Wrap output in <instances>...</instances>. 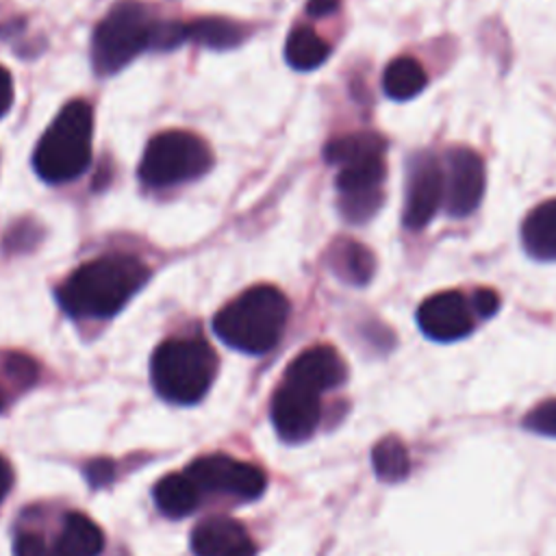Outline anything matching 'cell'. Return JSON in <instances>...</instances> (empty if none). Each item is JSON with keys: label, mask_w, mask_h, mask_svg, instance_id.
<instances>
[{"label": "cell", "mask_w": 556, "mask_h": 556, "mask_svg": "<svg viewBox=\"0 0 556 556\" xmlns=\"http://www.w3.org/2000/svg\"><path fill=\"white\" fill-rule=\"evenodd\" d=\"M150 278L148 265L130 254H106L76 267L56 289L59 306L76 319L119 313Z\"/></svg>", "instance_id": "cell-1"}, {"label": "cell", "mask_w": 556, "mask_h": 556, "mask_svg": "<svg viewBox=\"0 0 556 556\" xmlns=\"http://www.w3.org/2000/svg\"><path fill=\"white\" fill-rule=\"evenodd\" d=\"M387 141L371 130L343 135L324 148V159L339 167V211L350 224H365L382 206Z\"/></svg>", "instance_id": "cell-2"}, {"label": "cell", "mask_w": 556, "mask_h": 556, "mask_svg": "<svg viewBox=\"0 0 556 556\" xmlns=\"http://www.w3.org/2000/svg\"><path fill=\"white\" fill-rule=\"evenodd\" d=\"M287 319V295L274 285H256L217 311L213 332L232 350L258 356L280 341Z\"/></svg>", "instance_id": "cell-3"}, {"label": "cell", "mask_w": 556, "mask_h": 556, "mask_svg": "<svg viewBox=\"0 0 556 556\" xmlns=\"http://www.w3.org/2000/svg\"><path fill=\"white\" fill-rule=\"evenodd\" d=\"M165 20L139 0H122L100 20L91 39V63L100 76L124 70L146 50H163Z\"/></svg>", "instance_id": "cell-4"}, {"label": "cell", "mask_w": 556, "mask_h": 556, "mask_svg": "<svg viewBox=\"0 0 556 556\" xmlns=\"http://www.w3.org/2000/svg\"><path fill=\"white\" fill-rule=\"evenodd\" d=\"M93 113L85 100L67 102L43 130L33 152L37 176L50 185L78 178L91 163Z\"/></svg>", "instance_id": "cell-5"}, {"label": "cell", "mask_w": 556, "mask_h": 556, "mask_svg": "<svg viewBox=\"0 0 556 556\" xmlns=\"http://www.w3.org/2000/svg\"><path fill=\"white\" fill-rule=\"evenodd\" d=\"M217 369L211 345L202 339H167L150 363L156 393L172 404H195L208 391Z\"/></svg>", "instance_id": "cell-6"}, {"label": "cell", "mask_w": 556, "mask_h": 556, "mask_svg": "<svg viewBox=\"0 0 556 556\" xmlns=\"http://www.w3.org/2000/svg\"><path fill=\"white\" fill-rule=\"evenodd\" d=\"M213 154L204 139L189 130H165L154 135L139 161L143 185L163 189L189 182L208 172Z\"/></svg>", "instance_id": "cell-7"}, {"label": "cell", "mask_w": 556, "mask_h": 556, "mask_svg": "<svg viewBox=\"0 0 556 556\" xmlns=\"http://www.w3.org/2000/svg\"><path fill=\"white\" fill-rule=\"evenodd\" d=\"M441 202H445V169L432 152H417L408 159L402 222L406 228H424Z\"/></svg>", "instance_id": "cell-8"}, {"label": "cell", "mask_w": 556, "mask_h": 556, "mask_svg": "<svg viewBox=\"0 0 556 556\" xmlns=\"http://www.w3.org/2000/svg\"><path fill=\"white\" fill-rule=\"evenodd\" d=\"M187 473L200 491H217L239 500H256L267 484L265 473L256 465L226 454L202 456L187 467Z\"/></svg>", "instance_id": "cell-9"}, {"label": "cell", "mask_w": 556, "mask_h": 556, "mask_svg": "<svg viewBox=\"0 0 556 556\" xmlns=\"http://www.w3.org/2000/svg\"><path fill=\"white\" fill-rule=\"evenodd\" d=\"M484 195V163L471 148L445 154V208L452 217H467Z\"/></svg>", "instance_id": "cell-10"}, {"label": "cell", "mask_w": 556, "mask_h": 556, "mask_svg": "<svg viewBox=\"0 0 556 556\" xmlns=\"http://www.w3.org/2000/svg\"><path fill=\"white\" fill-rule=\"evenodd\" d=\"M319 395L291 382H282L271 397V424L287 443L306 441L319 426Z\"/></svg>", "instance_id": "cell-11"}, {"label": "cell", "mask_w": 556, "mask_h": 556, "mask_svg": "<svg viewBox=\"0 0 556 556\" xmlns=\"http://www.w3.org/2000/svg\"><path fill=\"white\" fill-rule=\"evenodd\" d=\"M417 324L432 341H458L473 330L471 304L460 291L434 293L419 304Z\"/></svg>", "instance_id": "cell-12"}, {"label": "cell", "mask_w": 556, "mask_h": 556, "mask_svg": "<svg viewBox=\"0 0 556 556\" xmlns=\"http://www.w3.org/2000/svg\"><path fill=\"white\" fill-rule=\"evenodd\" d=\"M348 376L345 363L330 345H315L298 354L285 371V382L302 387L311 393H324L339 387Z\"/></svg>", "instance_id": "cell-13"}, {"label": "cell", "mask_w": 556, "mask_h": 556, "mask_svg": "<svg viewBox=\"0 0 556 556\" xmlns=\"http://www.w3.org/2000/svg\"><path fill=\"white\" fill-rule=\"evenodd\" d=\"M191 549L195 556H256V543L248 530L228 517L200 521L191 532Z\"/></svg>", "instance_id": "cell-14"}, {"label": "cell", "mask_w": 556, "mask_h": 556, "mask_svg": "<svg viewBox=\"0 0 556 556\" xmlns=\"http://www.w3.org/2000/svg\"><path fill=\"white\" fill-rule=\"evenodd\" d=\"M104 534L96 521L83 513H67L52 545V556H100Z\"/></svg>", "instance_id": "cell-15"}, {"label": "cell", "mask_w": 556, "mask_h": 556, "mask_svg": "<svg viewBox=\"0 0 556 556\" xmlns=\"http://www.w3.org/2000/svg\"><path fill=\"white\" fill-rule=\"evenodd\" d=\"M521 243L536 261H556V198L534 206L521 224Z\"/></svg>", "instance_id": "cell-16"}, {"label": "cell", "mask_w": 556, "mask_h": 556, "mask_svg": "<svg viewBox=\"0 0 556 556\" xmlns=\"http://www.w3.org/2000/svg\"><path fill=\"white\" fill-rule=\"evenodd\" d=\"M328 263L337 278L354 287L367 285L376 269V258L371 250L352 239L334 241L328 250Z\"/></svg>", "instance_id": "cell-17"}, {"label": "cell", "mask_w": 556, "mask_h": 556, "mask_svg": "<svg viewBox=\"0 0 556 556\" xmlns=\"http://www.w3.org/2000/svg\"><path fill=\"white\" fill-rule=\"evenodd\" d=\"M200 489L198 484L189 478V473H169L165 478H161L154 486V502L156 508L172 517H187L189 513L195 510L198 502H200Z\"/></svg>", "instance_id": "cell-18"}, {"label": "cell", "mask_w": 556, "mask_h": 556, "mask_svg": "<svg viewBox=\"0 0 556 556\" xmlns=\"http://www.w3.org/2000/svg\"><path fill=\"white\" fill-rule=\"evenodd\" d=\"M245 35V26L228 17H200L187 22V41H195L213 50L237 48Z\"/></svg>", "instance_id": "cell-19"}, {"label": "cell", "mask_w": 556, "mask_h": 556, "mask_svg": "<svg viewBox=\"0 0 556 556\" xmlns=\"http://www.w3.org/2000/svg\"><path fill=\"white\" fill-rule=\"evenodd\" d=\"M330 54V46L311 26H295L285 41V59L293 70L319 67Z\"/></svg>", "instance_id": "cell-20"}, {"label": "cell", "mask_w": 556, "mask_h": 556, "mask_svg": "<svg viewBox=\"0 0 556 556\" xmlns=\"http://www.w3.org/2000/svg\"><path fill=\"white\" fill-rule=\"evenodd\" d=\"M428 76L419 61L410 56L393 59L382 74V89L391 100H410L424 91Z\"/></svg>", "instance_id": "cell-21"}, {"label": "cell", "mask_w": 556, "mask_h": 556, "mask_svg": "<svg viewBox=\"0 0 556 556\" xmlns=\"http://www.w3.org/2000/svg\"><path fill=\"white\" fill-rule=\"evenodd\" d=\"M371 463H374L376 476L389 484L404 480L410 471L408 450L397 437L380 439L371 450Z\"/></svg>", "instance_id": "cell-22"}, {"label": "cell", "mask_w": 556, "mask_h": 556, "mask_svg": "<svg viewBox=\"0 0 556 556\" xmlns=\"http://www.w3.org/2000/svg\"><path fill=\"white\" fill-rule=\"evenodd\" d=\"M4 374L11 378L13 384H17L20 389H26L37 380V365L26 354L9 352L4 356Z\"/></svg>", "instance_id": "cell-23"}, {"label": "cell", "mask_w": 556, "mask_h": 556, "mask_svg": "<svg viewBox=\"0 0 556 556\" xmlns=\"http://www.w3.org/2000/svg\"><path fill=\"white\" fill-rule=\"evenodd\" d=\"M523 426L530 432L543 434V437H556V400H545L536 404L526 417Z\"/></svg>", "instance_id": "cell-24"}, {"label": "cell", "mask_w": 556, "mask_h": 556, "mask_svg": "<svg viewBox=\"0 0 556 556\" xmlns=\"http://www.w3.org/2000/svg\"><path fill=\"white\" fill-rule=\"evenodd\" d=\"M13 552L15 556H52V547H48L43 536L30 530L15 534Z\"/></svg>", "instance_id": "cell-25"}, {"label": "cell", "mask_w": 556, "mask_h": 556, "mask_svg": "<svg viewBox=\"0 0 556 556\" xmlns=\"http://www.w3.org/2000/svg\"><path fill=\"white\" fill-rule=\"evenodd\" d=\"M39 239V228L33 226V222L24 219L17 226H13L7 237H4V248L7 250H26Z\"/></svg>", "instance_id": "cell-26"}, {"label": "cell", "mask_w": 556, "mask_h": 556, "mask_svg": "<svg viewBox=\"0 0 556 556\" xmlns=\"http://www.w3.org/2000/svg\"><path fill=\"white\" fill-rule=\"evenodd\" d=\"M471 308L480 315V317H491L497 313L500 308V295L493 289H476L473 298H471Z\"/></svg>", "instance_id": "cell-27"}, {"label": "cell", "mask_w": 556, "mask_h": 556, "mask_svg": "<svg viewBox=\"0 0 556 556\" xmlns=\"http://www.w3.org/2000/svg\"><path fill=\"white\" fill-rule=\"evenodd\" d=\"M85 476L91 486H104L115 476V465L109 458H96L85 467Z\"/></svg>", "instance_id": "cell-28"}, {"label": "cell", "mask_w": 556, "mask_h": 556, "mask_svg": "<svg viewBox=\"0 0 556 556\" xmlns=\"http://www.w3.org/2000/svg\"><path fill=\"white\" fill-rule=\"evenodd\" d=\"M13 93H15V89H13V78H11V74L0 65V117H2L4 113H9V109L13 106Z\"/></svg>", "instance_id": "cell-29"}, {"label": "cell", "mask_w": 556, "mask_h": 556, "mask_svg": "<svg viewBox=\"0 0 556 556\" xmlns=\"http://www.w3.org/2000/svg\"><path fill=\"white\" fill-rule=\"evenodd\" d=\"M341 0H308L306 2V13L311 17H326L339 9Z\"/></svg>", "instance_id": "cell-30"}, {"label": "cell", "mask_w": 556, "mask_h": 556, "mask_svg": "<svg viewBox=\"0 0 556 556\" xmlns=\"http://www.w3.org/2000/svg\"><path fill=\"white\" fill-rule=\"evenodd\" d=\"M13 484V471L9 467V463L0 456V502L7 497V493L11 491Z\"/></svg>", "instance_id": "cell-31"}, {"label": "cell", "mask_w": 556, "mask_h": 556, "mask_svg": "<svg viewBox=\"0 0 556 556\" xmlns=\"http://www.w3.org/2000/svg\"><path fill=\"white\" fill-rule=\"evenodd\" d=\"M4 406H7V393H4V389H2V384H0V413L4 410Z\"/></svg>", "instance_id": "cell-32"}]
</instances>
